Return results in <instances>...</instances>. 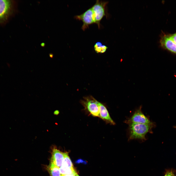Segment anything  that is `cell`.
<instances>
[{
  "instance_id": "3957f363",
  "label": "cell",
  "mask_w": 176,
  "mask_h": 176,
  "mask_svg": "<svg viewBox=\"0 0 176 176\" xmlns=\"http://www.w3.org/2000/svg\"><path fill=\"white\" fill-rule=\"evenodd\" d=\"M15 2L9 0H0V23L5 22L14 12Z\"/></svg>"
},
{
  "instance_id": "d6986e66",
  "label": "cell",
  "mask_w": 176,
  "mask_h": 176,
  "mask_svg": "<svg viewBox=\"0 0 176 176\" xmlns=\"http://www.w3.org/2000/svg\"><path fill=\"white\" fill-rule=\"evenodd\" d=\"M49 56H50L52 58V57H53V54H49Z\"/></svg>"
},
{
  "instance_id": "e0dca14e",
  "label": "cell",
  "mask_w": 176,
  "mask_h": 176,
  "mask_svg": "<svg viewBox=\"0 0 176 176\" xmlns=\"http://www.w3.org/2000/svg\"><path fill=\"white\" fill-rule=\"evenodd\" d=\"M83 161L81 159H79L76 162L78 163H82L83 162Z\"/></svg>"
},
{
  "instance_id": "52a82bcc",
  "label": "cell",
  "mask_w": 176,
  "mask_h": 176,
  "mask_svg": "<svg viewBox=\"0 0 176 176\" xmlns=\"http://www.w3.org/2000/svg\"><path fill=\"white\" fill-rule=\"evenodd\" d=\"M160 43L162 48L176 54V44L172 40L170 34L162 35L161 36Z\"/></svg>"
},
{
  "instance_id": "8fae6325",
  "label": "cell",
  "mask_w": 176,
  "mask_h": 176,
  "mask_svg": "<svg viewBox=\"0 0 176 176\" xmlns=\"http://www.w3.org/2000/svg\"><path fill=\"white\" fill-rule=\"evenodd\" d=\"M108 47L99 42H97L94 46V48L96 52L97 53H103L105 52Z\"/></svg>"
},
{
  "instance_id": "5b68a950",
  "label": "cell",
  "mask_w": 176,
  "mask_h": 176,
  "mask_svg": "<svg viewBox=\"0 0 176 176\" xmlns=\"http://www.w3.org/2000/svg\"><path fill=\"white\" fill-rule=\"evenodd\" d=\"M107 2L97 0L95 4L91 7L95 18V23L97 24L99 28L100 26V20L105 15V7Z\"/></svg>"
},
{
  "instance_id": "6da1fadb",
  "label": "cell",
  "mask_w": 176,
  "mask_h": 176,
  "mask_svg": "<svg viewBox=\"0 0 176 176\" xmlns=\"http://www.w3.org/2000/svg\"><path fill=\"white\" fill-rule=\"evenodd\" d=\"M129 125V140H146L145 136L148 132H151L152 129L155 125L138 123H131Z\"/></svg>"
},
{
  "instance_id": "2e32d148",
  "label": "cell",
  "mask_w": 176,
  "mask_h": 176,
  "mask_svg": "<svg viewBox=\"0 0 176 176\" xmlns=\"http://www.w3.org/2000/svg\"><path fill=\"white\" fill-rule=\"evenodd\" d=\"M77 174V173L76 172L70 174L62 175L61 176H76Z\"/></svg>"
},
{
  "instance_id": "ffe728a7",
  "label": "cell",
  "mask_w": 176,
  "mask_h": 176,
  "mask_svg": "<svg viewBox=\"0 0 176 176\" xmlns=\"http://www.w3.org/2000/svg\"><path fill=\"white\" fill-rule=\"evenodd\" d=\"M174 127L176 130V125L174 126Z\"/></svg>"
},
{
  "instance_id": "30bf717a",
  "label": "cell",
  "mask_w": 176,
  "mask_h": 176,
  "mask_svg": "<svg viewBox=\"0 0 176 176\" xmlns=\"http://www.w3.org/2000/svg\"><path fill=\"white\" fill-rule=\"evenodd\" d=\"M48 170L51 176H61L59 168L50 163L48 167Z\"/></svg>"
},
{
  "instance_id": "277c9868",
  "label": "cell",
  "mask_w": 176,
  "mask_h": 176,
  "mask_svg": "<svg viewBox=\"0 0 176 176\" xmlns=\"http://www.w3.org/2000/svg\"><path fill=\"white\" fill-rule=\"evenodd\" d=\"M141 108L142 107L140 106L137 109L131 117L126 120L125 122L128 124L131 123L149 124L154 123L144 114L142 111Z\"/></svg>"
},
{
  "instance_id": "5bb4252c",
  "label": "cell",
  "mask_w": 176,
  "mask_h": 176,
  "mask_svg": "<svg viewBox=\"0 0 176 176\" xmlns=\"http://www.w3.org/2000/svg\"><path fill=\"white\" fill-rule=\"evenodd\" d=\"M170 35L172 40L176 44V33L170 34Z\"/></svg>"
},
{
  "instance_id": "44dd1931",
  "label": "cell",
  "mask_w": 176,
  "mask_h": 176,
  "mask_svg": "<svg viewBox=\"0 0 176 176\" xmlns=\"http://www.w3.org/2000/svg\"><path fill=\"white\" fill-rule=\"evenodd\" d=\"M76 176H79V175L77 174Z\"/></svg>"
},
{
  "instance_id": "9a60e30c",
  "label": "cell",
  "mask_w": 176,
  "mask_h": 176,
  "mask_svg": "<svg viewBox=\"0 0 176 176\" xmlns=\"http://www.w3.org/2000/svg\"><path fill=\"white\" fill-rule=\"evenodd\" d=\"M164 176H176L174 173L172 171H169L167 172Z\"/></svg>"
},
{
  "instance_id": "9c48e42d",
  "label": "cell",
  "mask_w": 176,
  "mask_h": 176,
  "mask_svg": "<svg viewBox=\"0 0 176 176\" xmlns=\"http://www.w3.org/2000/svg\"><path fill=\"white\" fill-rule=\"evenodd\" d=\"M99 117L105 121L106 123L111 125H115V123L110 116L109 112L106 107L102 103L99 102Z\"/></svg>"
},
{
  "instance_id": "ac0fdd59",
  "label": "cell",
  "mask_w": 176,
  "mask_h": 176,
  "mask_svg": "<svg viewBox=\"0 0 176 176\" xmlns=\"http://www.w3.org/2000/svg\"><path fill=\"white\" fill-rule=\"evenodd\" d=\"M41 46L44 47L45 46V44L44 43H42L41 44Z\"/></svg>"
},
{
  "instance_id": "7a4b0ae2",
  "label": "cell",
  "mask_w": 176,
  "mask_h": 176,
  "mask_svg": "<svg viewBox=\"0 0 176 176\" xmlns=\"http://www.w3.org/2000/svg\"><path fill=\"white\" fill-rule=\"evenodd\" d=\"M80 102L86 110L92 116L99 117V102L92 96L84 97Z\"/></svg>"
},
{
  "instance_id": "7c38bea8",
  "label": "cell",
  "mask_w": 176,
  "mask_h": 176,
  "mask_svg": "<svg viewBox=\"0 0 176 176\" xmlns=\"http://www.w3.org/2000/svg\"><path fill=\"white\" fill-rule=\"evenodd\" d=\"M64 159L62 165L69 168L74 167L73 164L68 156V153H64Z\"/></svg>"
},
{
  "instance_id": "8992f818",
  "label": "cell",
  "mask_w": 176,
  "mask_h": 176,
  "mask_svg": "<svg viewBox=\"0 0 176 176\" xmlns=\"http://www.w3.org/2000/svg\"><path fill=\"white\" fill-rule=\"evenodd\" d=\"M75 18L82 21L83 24L82 28L84 31L88 27L89 25L95 23V18L92 8L81 14L75 16Z\"/></svg>"
},
{
  "instance_id": "ba28073f",
  "label": "cell",
  "mask_w": 176,
  "mask_h": 176,
  "mask_svg": "<svg viewBox=\"0 0 176 176\" xmlns=\"http://www.w3.org/2000/svg\"><path fill=\"white\" fill-rule=\"evenodd\" d=\"M64 159V153L54 146L50 163L60 168L62 165Z\"/></svg>"
},
{
  "instance_id": "4fadbf2b",
  "label": "cell",
  "mask_w": 176,
  "mask_h": 176,
  "mask_svg": "<svg viewBox=\"0 0 176 176\" xmlns=\"http://www.w3.org/2000/svg\"><path fill=\"white\" fill-rule=\"evenodd\" d=\"M59 170L62 175L70 174L76 172L74 167L69 168L62 165L59 168Z\"/></svg>"
}]
</instances>
